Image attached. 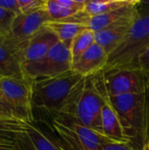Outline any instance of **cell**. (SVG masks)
Listing matches in <instances>:
<instances>
[{"label": "cell", "mask_w": 149, "mask_h": 150, "mask_svg": "<svg viewBox=\"0 0 149 150\" xmlns=\"http://www.w3.org/2000/svg\"><path fill=\"white\" fill-rule=\"evenodd\" d=\"M84 77L70 70L61 76L34 81L32 106L41 116L52 120L59 117Z\"/></svg>", "instance_id": "1"}, {"label": "cell", "mask_w": 149, "mask_h": 150, "mask_svg": "<svg viewBox=\"0 0 149 150\" xmlns=\"http://www.w3.org/2000/svg\"><path fill=\"white\" fill-rule=\"evenodd\" d=\"M107 98L94 76L84 77L59 117L71 119L103 134L101 112Z\"/></svg>", "instance_id": "2"}, {"label": "cell", "mask_w": 149, "mask_h": 150, "mask_svg": "<svg viewBox=\"0 0 149 150\" xmlns=\"http://www.w3.org/2000/svg\"><path fill=\"white\" fill-rule=\"evenodd\" d=\"M148 47L149 11H140L124 40L110 54L109 62L105 69L136 68L138 59Z\"/></svg>", "instance_id": "3"}, {"label": "cell", "mask_w": 149, "mask_h": 150, "mask_svg": "<svg viewBox=\"0 0 149 150\" xmlns=\"http://www.w3.org/2000/svg\"><path fill=\"white\" fill-rule=\"evenodd\" d=\"M119 113L131 142L141 148L148 143L144 92L109 98Z\"/></svg>", "instance_id": "4"}, {"label": "cell", "mask_w": 149, "mask_h": 150, "mask_svg": "<svg viewBox=\"0 0 149 150\" xmlns=\"http://www.w3.org/2000/svg\"><path fill=\"white\" fill-rule=\"evenodd\" d=\"M99 88L107 97L143 93L148 77L138 68H114L94 75Z\"/></svg>", "instance_id": "5"}, {"label": "cell", "mask_w": 149, "mask_h": 150, "mask_svg": "<svg viewBox=\"0 0 149 150\" xmlns=\"http://www.w3.org/2000/svg\"><path fill=\"white\" fill-rule=\"evenodd\" d=\"M52 128L57 137L68 148L83 150H103L109 141L103 134L71 119L58 117L52 120Z\"/></svg>", "instance_id": "6"}, {"label": "cell", "mask_w": 149, "mask_h": 150, "mask_svg": "<svg viewBox=\"0 0 149 150\" xmlns=\"http://www.w3.org/2000/svg\"><path fill=\"white\" fill-rule=\"evenodd\" d=\"M33 84L34 81L28 76H2L0 78L3 101L28 124H33L35 121L32 106Z\"/></svg>", "instance_id": "7"}, {"label": "cell", "mask_w": 149, "mask_h": 150, "mask_svg": "<svg viewBox=\"0 0 149 150\" xmlns=\"http://www.w3.org/2000/svg\"><path fill=\"white\" fill-rule=\"evenodd\" d=\"M72 57L69 48L58 42L41 60L25 64V75L33 81L61 76L72 70Z\"/></svg>", "instance_id": "8"}, {"label": "cell", "mask_w": 149, "mask_h": 150, "mask_svg": "<svg viewBox=\"0 0 149 150\" xmlns=\"http://www.w3.org/2000/svg\"><path fill=\"white\" fill-rule=\"evenodd\" d=\"M25 47L9 35L0 37V76H27L25 72Z\"/></svg>", "instance_id": "9"}, {"label": "cell", "mask_w": 149, "mask_h": 150, "mask_svg": "<svg viewBox=\"0 0 149 150\" xmlns=\"http://www.w3.org/2000/svg\"><path fill=\"white\" fill-rule=\"evenodd\" d=\"M49 21L50 18L44 6L33 11L18 14L13 21L9 36L17 43L25 46L26 43L41 31L45 25Z\"/></svg>", "instance_id": "10"}, {"label": "cell", "mask_w": 149, "mask_h": 150, "mask_svg": "<svg viewBox=\"0 0 149 150\" xmlns=\"http://www.w3.org/2000/svg\"><path fill=\"white\" fill-rule=\"evenodd\" d=\"M109 62V54L98 44L94 43L72 64V70L83 77H88L103 71Z\"/></svg>", "instance_id": "11"}, {"label": "cell", "mask_w": 149, "mask_h": 150, "mask_svg": "<svg viewBox=\"0 0 149 150\" xmlns=\"http://www.w3.org/2000/svg\"><path fill=\"white\" fill-rule=\"evenodd\" d=\"M89 16L83 11L67 19L49 21L44 27L51 30L58 38L59 41L70 48L73 40L82 31L88 29L87 21Z\"/></svg>", "instance_id": "12"}, {"label": "cell", "mask_w": 149, "mask_h": 150, "mask_svg": "<svg viewBox=\"0 0 149 150\" xmlns=\"http://www.w3.org/2000/svg\"><path fill=\"white\" fill-rule=\"evenodd\" d=\"M18 139L23 150H63L58 137L44 132L34 123L30 124L27 130L18 135Z\"/></svg>", "instance_id": "13"}, {"label": "cell", "mask_w": 149, "mask_h": 150, "mask_svg": "<svg viewBox=\"0 0 149 150\" xmlns=\"http://www.w3.org/2000/svg\"><path fill=\"white\" fill-rule=\"evenodd\" d=\"M102 134L112 142H132L128 136L125 126L111 103L109 97L102 108Z\"/></svg>", "instance_id": "14"}, {"label": "cell", "mask_w": 149, "mask_h": 150, "mask_svg": "<svg viewBox=\"0 0 149 150\" xmlns=\"http://www.w3.org/2000/svg\"><path fill=\"white\" fill-rule=\"evenodd\" d=\"M58 42L60 41L57 36L44 27L26 43L24 53L25 65L41 60Z\"/></svg>", "instance_id": "15"}, {"label": "cell", "mask_w": 149, "mask_h": 150, "mask_svg": "<svg viewBox=\"0 0 149 150\" xmlns=\"http://www.w3.org/2000/svg\"><path fill=\"white\" fill-rule=\"evenodd\" d=\"M139 4L140 0H134L133 4L124 6L122 8L114 10L112 11L102 15L89 17L87 21L88 29H90L93 32L97 33L120 21L135 18L140 13Z\"/></svg>", "instance_id": "16"}, {"label": "cell", "mask_w": 149, "mask_h": 150, "mask_svg": "<svg viewBox=\"0 0 149 150\" xmlns=\"http://www.w3.org/2000/svg\"><path fill=\"white\" fill-rule=\"evenodd\" d=\"M135 18L120 21L95 33V42L101 46L110 55L124 40Z\"/></svg>", "instance_id": "17"}, {"label": "cell", "mask_w": 149, "mask_h": 150, "mask_svg": "<svg viewBox=\"0 0 149 150\" xmlns=\"http://www.w3.org/2000/svg\"><path fill=\"white\" fill-rule=\"evenodd\" d=\"M88 0H46L44 8L50 21L71 18L83 11Z\"/></svg>", "instance_id": "18"}, {"label": "cell", "mask_w": 149, "mask_h": 150, "mask_svg": "<svg viewBox=\"0 0 149 150\" xmlns=\"http://www.w3.org/2000/svg\"><path fill=\"white\" fill-rule=\"evenodd\" d=\"M133 1L134 0H88L83 11L89 17H95L131 4Z\"/></svg>", "instance_id": "19"}, {"label": "cell", "mask_w": 149, "mask_h": 150, "mask_svg": "<svg viewBox=\"0 0 149 150\" xmlns=\"http://www.w3.org/2000/svg\"><path fill=\"white\" fill-rule=\"evenodd\" d=\"M94 43H96L95 32H93L90 29H85L82 31L78 35H76V38L73 40L69 48L72 62H74L83 53H84Z\"/></svg>", "instance_id": "20"}, {"label": "cell", "mask_w": 149, "mask_h": 150, "mask_svg": "<svg viewBox=\"0 0 149 150\" xmlns=\"http://www.w3.org/2000/svg\"><path fill=\"white\" fill-rule=\"evenodd\" d=\"M29 125L18 118L0 116V135L18 136L27 130Z\"/></svg>", "instance_id": "21"}, {"label": "cell", "mask_w": 149, "mask_h": 150, "mask_svg": "<svg viewBox=\"0 0 149 150\" xmlns=\"http://www.w3.org/2000/svg\"><path fill=\"white\" fill-rule=\"evenodd\" d=\"M16 16L17 14L0 7V37L7 36L11 33Z\"/></svg>", "instance_id": "22"}, {"label": "cell", "mask_w": 149, "mask_h": 150, "mask_svg": "<svg viewBox=\"0 0 149 150\" xmlns=\"http://www.w3.org/2000/svg\"><path fill=\"white\" fill-rule=\"evenodd\" d=\"M18 1L20 8V12L27 13L43 7L46 0H18Z\"/></svg>", "instance_id": "23"}, {"label": "cell", "mask_w": 149, "mask_h": 150, "mask_svg": "<svg viewBox=\"0 0 149 150\" xmlns=\"http://www.w3.org/2000/svg\"><path fill=\"white\" fill-rule=\"evenodd\" d=\"M103 150H143V148L133 142H107Z\"/></svg>", "instance_id": "24"}, {"label": "cell", "mask_w": 149, "mask_h": 150, "mask_svg": "<svg viewBox=\"0 0 149 150\" xmlns=\"http://www.w3.org/2000/svg\"><path fill=\"white\" fill-rule=\"evenodd\" d=\"M18 136L0 135V150H15L18 147Z\"/></svg>", "instance_id": "25"}, {"label": "cell", "mask_w": 149, "mask_h": 150, "mask_svg": "<svg viewBox=\"0 0 149 150\" xmlns=\"http://www.w3.org/2000/svg\"><path fill=\"white\" fill-rule=\"evenodd\" d=\"M136 68L140 69L144 74H146L149 80V47L138 59Z\"/></svg>", "instance_id": "26"}, {"label": "cell", "mask_w": 149, "mask_h": 150, "mask_svg": "<svg viewBox=\"0 0 149 150\" xmlns=\"http://www.w3.org/2000/svg\"><path fill=\"white\" fill-rule=\"evenodd\" d=\"M0 7L17 15L21 13L18 0H0Z\"/></svg>", "instance_id": "27"}, {"label": "cell", "mask_w": 149, "mask_h": 150, "mask_svg": "<svg viewBox=\"0 0 149 150\" xmlns=\"http://www.w3.org/2000/svg\"><path fill=\"white\" fill-rule=\"evenodd\" d=\"M145 99V112H146V131H147V140L149 142V80L148 86L144 91Z\"/></svg>", "instance_id": "28"}, {"label": "cell", "mask_w": 149, "mask_h": 150, "mask_svg": "<svg viewBox=\"0 0 149 150\" xmlns=\"http://www.w3.org/2000/svg\"><path fill=\"white\" fill-rule=\"evenodd\" d=\"M0 116H3V117H11V118H18V119H20L19 116L18 115V113L11 107H10L8 105H1V104H0Z\"/></svg>", "instance_id": "29"}, {"label": "cell", "mask_w": 149, "mask_h": 150, "mask_svg": "<svg viewBox=\"0 0 149 150\" xmlns=\"http://www.w3.org/2000/svg\"><path fill=\"white\" fill-rule=\"evenodd\" d=\"M139 10L149 11V0H140Z\"/></svg>", "instance_id": "30"}, {"label": "cell", "mask_w": 149, "mask_h": 150, "mask_svg": "<svg viewBox=\"0 0 149 150\" xmlns=\"http://www.w3.org/2000/svg\"><path fill=\"white\" fill-rule=\"evenodd\" d=\"M60 140V139H59ZM61 141V140H60ZM61 144H62V147H63V149H64V150H83V149H71V148H68V147H66L62 142H61Z\"/></svg>", "instance_id": "31"}, {"label": "cell", "mask_w": 149, "mask_h": 150, "mask_svg": "<svg viewBox=\"0 0 149 150\" xmlns=\"http://www.w3.org/2000/svg\"><path fill=\"white\" fill-rule=\"evenodd\" d=\"M143 150H149V142H148V143L144 146Z\"/></svg>", "instance_id": "32"}, {"label": "cell", "mask_w": 149, "mask_h": 150, "mask_svg": "<svg viewBox=\"0 0 149 150\" xmlns=\"http://www.w3.org/2000/svg\"><path fill=\"white\" fill-rule=\"evenodd\" d=\"M1 77H2V76H0V78H1ZM0 100H1L2 102H4V101H3V98H2V93H1V91H0ZM4 104H5V103H4Z\"/></svg>", "instance_id": "33"}, {"label": "cell", "mask_w": 149, "mask_h": 150, "mask_svg": "<svg viewBox=\"0 0 149 150\" xmlns=\"http://www.w3.org/2000/svg\"><path fill=\"white\" fill-rule=\"evenodd\" d=\"M15 150H23V149H22L20 148V146H19V144L18 143V147H17V149H15Z\"/></svg>", "instance_id": "34"}, {"label": "cell", "mask_w": 149, "mask_h": 150, "mask_svg": "<svg viewBox=\"0 0 149 150\" xmlns=\"http://www.w3.org/2000/svg\"><path fill=\"white\" fill-rule=\"evenodd\" d=\"M0 104H1V105H7L6 104H4V102H2L1 100H0ZM8 106H9V105H8Z\"/></svg>", "instance_id": "35"}, {"label": "cell", "mask_w": 149, "mask_h": 150, "mask_svg": "<svg viewBox=\"0 0 149 150\" xmlns=\"http://www.w3.org/2000/svg\"><path fill=\"white\" fill-rule=\"evenodd\" d=\"M61 147H62V144H61ZM62 149L64 150V149H63V147H62Z\"/></svg>", "instance_id": "36"}]
</instances>
